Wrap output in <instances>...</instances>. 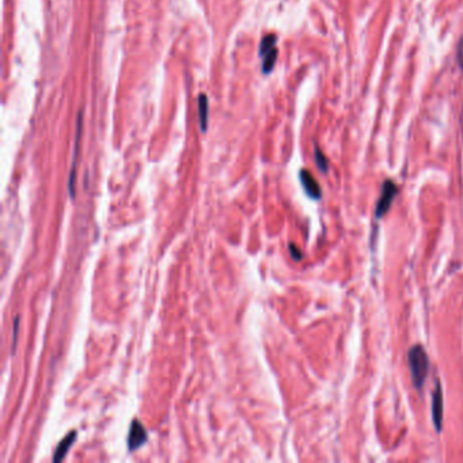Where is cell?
Returning <instances> with one entry per match:
<instances>
[{
  "label": "cell",
  "instance_id": "1",
  "mask_svg": "<svg viewBox=\"0 0 463 463\" xmlns=\"http://www.w3.org/2000/svg\"><path fill=\"white\" fill-rule=\"evenodd\" d=\"M408 364H409L412 380L417 390H421L429 372V359L425 349L420 344L413 345L408 352Z\"/></svg>",
  "mask_w": 463,
  "mask_h": 463
},
{
  "label": "cell",
  "instance_id": "2",
  "mask_svg": "<svg viewBox=\"0 0 463 463\" xmlns=\"http://www.w3.org/2000/svg\"><path fill=\"white\" fill-rule=\"evenodd\" d=\"M397 194H398V186L391 179H386L383 182L382 193H380V197L377 203V208H375V217L377 219H380L387 213Z\"/></svg>",
  "mask_w": 463,
  "mask_h": 463
},
{
  "label": "cell",
  "instance_id": "3",
  "mask_svg": "<svg viewBox=\"0 0 463 463\" xmlns=\"http://www.w3.org/2000/svg\"><path fill=\"white\" fill-rule=\"evenodd\" d=\"M444 404H443V388L442 383L436 380V387L432 393V421L437 432H442L443 429V412H444Z\"/></svg>",
  "mask_w": 463,
  "mask_h": 463
},
{
  "label": "cell",
  "instance_id": "4",
  "mask_svg": "<svg viewBox=\"0 0 463 463\" xmlns=\"http://www.w3.org/2000/svg\"><path fill=\"white\" fill-rule=\"evenodd\" d=\"M148 439L146 428L143 426L140 421L133 420L130 424L129 435H128V450L129 451H136L137 448L144 446Z\"/></svg>",
  "mask_w": 463,
  "mask_h": 463
},
{
  "label": "cell",
  "instance_id": "5",
  "mask_svg": "<svg viewBox=\"0 0 463 463\" xmlns=\"http://www.w3.org/2000/svg\"><path fill=\"white\" fill-rule=\"evenodd\" d=\"M83 113L79 112L78 116V128H76V139H75V150H74V159H72V167L70 172V181H68V190H70L71 197H75V177H76V162H78V154H79V147H81V137H82V126H83Z\"/></svg>",
  "mask_w": 463,
  "mask_h": 463
},
{
  "label": "cell",
  "instance_id": "6",
  "mask_svg": "<svg viewBox=\"0 0 463 463\" xmlns=\"http://www.w3.org/2000/svg\"><path fill=\"white\" fill-rule=\"evenodd\" d=\"M299 179H300V183H302L303 189H304V192H306L308 197H311L312 200H319L322 197L321 186L318 185L315 178L312 177L311 172L307 171V170H300Z\"/></svg>",
  "mask_w": 463,
  "mask_h": 463
},
{
  "label": "cell",
  "instance_id": "7",
  "mask_svg": "<svg viewBox=\"0 0 463 463\" xmlns=\"http://www.w3.org/2000/svg\"><path fill=\"white\" fill-rule=\"evenodd\" d=\"M76 437H78L76 431H72L59 443L57 448L54 450V455H53L54 462H60V461H63V459L65 458V455H67V453L70 451V448L74 446Z\"/></svg>",
  "mask_w": 463,
  "mask_h": 463
},
{
  "label": "cell",
  "instance_id": "8",
  "mask_svg": "<svg viewBox=\"0 0 463 463\" xmlns=\"http://www.w3.org/2000/svg\"><path fill=\"white\" fill-rule=\"evenodd\" d=\"M197 108H199V119L201 130L207 132V129H208V120H210V101H208V97L205 94H200Z\"/></svg>",
  "mask_w": 463,
  "mask_h": 463
},
{
  "label": "cell",
  "instance_id": "9",
  "mask_svg": "<svg viewBox=\"0 0 463 463\" xmlns=\"http://www.w3.org/2000/svg\"><path fill=\"white\" fill-rule=\"evenodd\" d=\"M277 54H279V49L273 48L262 57V72L264 74H270L273 71L276 61H277Z\"/></svg>",
  "mask_w": 463,
  "mask_h": 463
},
{
  "label": "cell",
  "instance_id": "10",
  "mask_svg": "<svg viewBox=\"0 0 463 463\" xmlns=\"http://www.w3.org/2000/svg\"><path fill=\"white\" fill-rule=\"evenodd\" d=\"M276 42H277V37L275 34H268L261 40L259 43V57H264L265 54L270 52L272 49L276 48Z\"/></svg>",
  "mask_w": 463,
  "mask_h": 463
},
{
  "label": "cell",
  "instance_id": "11",
  "mask_svg": "<svg viewBox=\"0 0 463 463\" xmlns=\"http://www.w3.org/2000/svg\"><path fill=\"white\" fill-rule=\"evenodd\" d=\"M314 158H315V165L322 172H326L329 168L328 159L326 156L323 155V152L319 150V147H315V152H314Z\"/></svg>",
  "mask_w": 463,
  "mask_h": 463
},
{
  "label": "cell",
  "instance_id": "12",
  "mask_svg": "<svg viewBox=\"0 0 463 463\" xmlns=\"http://www.w3.org/2000/svg\"><path fill=\"white\" fill-rule=\"evenodd\" d=\"M18 326H19V317H16L15 321H14V341H12V352H14V349H15L16 336H18Z\"/></svg>",
  "mask_w": 463,
  "mask_h": 463
},
{
  "label": "cell",
  "instance_id": "13",
  "mask_svg": "<svg viewBox=\"0 0 463 463\" xmlns=\"http://www.w3.org/2000/svg\"><path fill=\"white\" fill-rule=\"evenodd\" d=\"M290 253H291V255L295 259L302 258V253H300V252H299V250H297V249L295 248L294 245H290Z\"/></svg>",
  "mask_w": 463,
  "mask_h": 463
},
{
  "label": "cell",
  "instance_id": "14",
  "mask_svg": "<svg viewBox=\"0 0 463 463\" xmlns=\"http://www.w3.org/2000/svg\"><path fill=\"white\" fill-rule=\"evenodd\" d=\"M458 63L461 65V68H463V40H461L458 48Z\"/></svg>",
  "mask_w": 463,
  "mask_h": 463
}]
</instances>
